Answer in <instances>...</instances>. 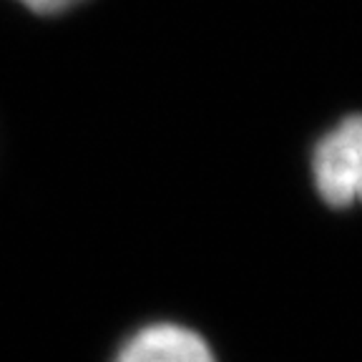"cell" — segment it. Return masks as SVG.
<instances>
[{
    "mask_svg": "<svg viewBox=\"0 0 362 362\" xmlns=\"http://www.w3.org/2000/svg\"><path fill=\"white\" fill-rule=\"evenodd\" d=\"M113 362H216L209 342L192 327L153 322L136 329Z\"/></svg>",
    "mask_w": 362,
    "mask_h": 362,
    "instance_id": "cell-2",
    "label": "cell"
},
{
    "mask_svg": "<svg viewBox=\"0 0 362 362\" xmlns=\"http://www.w3.org/2000/svg\"><path fill=\"white\" fill-rule=\"evenodd\" d=\"M21 3L25 8H30L33 13H58L66 11L74 3H78V0H21Z\"/></svg>",
    "mask_w": 362,
    "mask_h": 362,
    "instance_id": "cell-3",
    "label": "cell"
},
{
    "mask_svg": "<svg viewBox=\"0 0 362 362\" xmlns=\"http://www.w3.org/2000/svg\"><path fill=\"white\" fill-rule=\"evenodd\" d=\"M312 179L320 197L332 206L362 204V116L339 121L317 141Z\"/></svg>",
    "mask_w": 362,
    "mask_h": 362,
    "instance_id": "cell-1",
    "label": "cell"
}]
</instances>
